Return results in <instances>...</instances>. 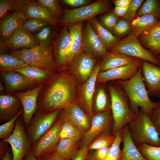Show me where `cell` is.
Segmentation results:
<instances>
[{
  "instance_id": "obj_1",
  "label": "cell",
  "mask_w": 160,
  "mask_h": 160,
  "mask_svg": "<svg viewBox=\"0 0 160 160\" xmlns=\"http://www.w3.org/2000/svg\"><path fill=\"white\" fill-rule=\"evenodd\" d=\"M78 83L67 69L57 71L41 91L37 100L39 111L51 112L80 103Z\"/></svg>"
},
{
  "instance_id": "obj_2",
  "label": "cell",
  "mask_w": 160,
  "mask_h": 160,
  "mask_svg": "<svg viewBox=\"0 0 160 160\" xmlns=\"http://www.w3.org/2000/svg\"><path fill=\"white\" fill-rule=\"evenodd\" d=\"M116 81L124 92L132 109L137 115L140 108L150 116L156 103L152 101L150 97L143 80L141 65L136 74L131 79Z\"/></svg>"
},
{
  "instance_id": "obj_3",
  "label": "cell",
  "mask_w": 160,
  "mask_h": 160,
  "mask_svg": "<svg viewBox=\"0 0 160 160\" xmlns=\"http://www.w3.org/2000/svg\"><path fill=\"white\" fill-rule=\"evenodd\" d=\"M107 86L111 96L113 118L112 132L115 135L124 126L134 120L137 115L132 109L124 92L116 81H110Z\"/></svg>"
},
{
  "instance_id": "obj_4",
  "label": "cell",
  "mask_w": 160,
  "mask_h": 160,
  "mask_svg": "<svg viewBox=\"0 0 160 160\" xmlns=\"http://www.w3.org/2000/svg\"><path fill=\"white\" fill-rule=\"evenodd\" d=\"M131 137L137 148L143 143L160 146V137L150 116L141 109L136 117L127 125Z\"/></svg>"
},
{
  "instance_id": "obj_5",
  "label": "cell",
  "mask_w": 160,
  "mask_h": 160,
  "mask_svg": "<svg viewBox=\"0 0 160 160\" xmlns=\"http://www.w3.org/2000/svg\"><path fill=\"white\" fill-rule=\"evenodd\" d=\"M7 53L28 65L51 72H57L52 47L40 45L31 48L9 51Z\"/></svg>"
},
{
  "instance_id": "obj_6",
  "label": "cell",
  "mask_w": 160,
  "mask_h": 160,
  "mask_svg": "<svg viewBox=\"0 0 160 160\" xmlns=\"http://www.w3.org/2000/svg\"><path fill=\"white\" fill-rule=\"evenodd\" d=\"M110 1L99 0L83 6L71 9H64L62 18L59 24L63 25L85 21H89L98 15L113 10Z\"/></svg>"
},
{
  "instance_id": "obj_7",
  "label": "cell",
  "mask_w": 160,
  "mask_h": 160,
  "mask_svg": "<svg viewBox=\"0 0 160 160\" xmlns=\"http://www.w3.org/2000/svg\"><path fill=\"white\" fill-rule=\"evenodd\" d=\"M109 50L140 59L160 66L157 58L143 46L138 37L131 32L126 37L120 39Z\"/></svg>"
},
{
  "instance_id": "obj_8",
  "label": "cell",
  "mask_w": 160,
  "mask_h": 160,
  "mask_svg": "<svg viewBox=\"0 0 160 160\" xmlns=\"http://www.w3.org/2000/svg\"><path fill=\"white\" fill-rule=\"evenodd\" d=\"M71 40L68 28L65 25L53 42L52 47L57 71L68 67Z\"/></svg>"
},
{
  "instance_id": "obj_9",
  "label": "cell",
  "mask_w": 160,
  "mask_h": 160,
  "mask_svg": "<svg viewBox=\"0 0 160 160\" xmlns=\"http://www.w3.org/2000/svg\"><path fill=\"white\" fill-rule=\"evenodd\" d=\"M40 45L35 36L22 24L10 37L4 41H0V52L21 48L29 49Z\"/></svg>"
},
{
  "instance_id": "obj_10",
  "label": "cell",
  "mask_w": 160,
  "mask_h": 160,
  "mask_svg": "<svg viewBox=\"0 0 160 160\" xmlns=\"http://www.w3.org/2000/svg\"><path fill=\"white\" fill-rule=\"evenodd\" d=\"M2 141L10 144L12 160H23L31 150V143L25 133L23 124L20 121L16 122L14 130L11 135Z\"/></svg>"
},
{
  "instance_id": "obj_11",
  "label": "cell",
  "mask_w": 160,
  "mask_h": 160,
  "mask_svg": "<svg viewBox=\"0 0 160 160\" xmlns=\"http://www.w3.org/2000/svg\"><path fill=\"white\" fill-rule=\"evenodd\" d=\"M97 61L95 57L82 51L67 69L78 82L82 84L91 75L97 64Z\"/></svg>"
},
{
  "instance_id": "obj_12",
  "label": "cell",
  "mask_w": 160,
  "mask_h": 160,
  "mask_svg": "<svg viewBox=\"0 0 160 160\" xmlns=\"http://www.w3.org/2000/svg\"><path fill=\"white\" fill-rule=\"evenodd\" d=\"M60 110L49 113L40 111L33 118L28 130V140L30 143H36L52 126Z\"/></svg>"
},
{
  "instance_id": "obj_13",
  "label": "cell",
  "mask_w": 160,
  "mask_h": 160,
  "mask_svg": "<svg viewBox=\"0 0 160 160\" xmlns=\"http://www.w3.org/2000/svg\"><path fill=\"white\" fill-rule=\"evenodd\" d=\"M83 51L102 60L107 50L93 28L89 21L84 25L82 32Z\"/></svg>"
},
{
  "instance_id": "obj_14",
  "label": "cell",
  "mask_w": 160,
  "mask_h": 160,
  "mask_svg": "<svg viewBox=\"0 0 160 160\" xmlns=\"http://www.w3.org/2000/svg\"><path fill=\"white\" fill-rule=\"evenodd\" d=\"M113 122L111 110L97 112L93 115L89 129L83 135L82 146H88L97 136L107 130Z\"/></svg>"
},
{
  "instance_id": "obj_15",
  "label": "cell",
  "mask_w": 160,
  "mask_h": 160,
  "mask_svg": "<svg viewBox=\"0 0 160 160\" xmlns=\"http://www.w3.org/2000/svg\"><path fill=\"white\" fill-rule=\"evenodd\" d=\"M142 60L137 58L128 65L99 72L97 76L96 83L104 84L108 81L128 80L137 73Z\"/></svg>"
},
{
  "instance_id": "obj_16",
  "label": "cell",
  "mask_w": 160,
  "mask_h": 160,
  "mask_svg": "<svg viewBox=\"0 0 160 160\" xmlns=\"http://www.w3.org/2000/svg\"><path fill=\"white\" fill-rule=\"evenodd\" d=\"M63 123L61 118L46 132L36 143L30 152L38 156L55 148L60 139V132Z\"/></svg>"
},
{
  "instance_id": "obj_17",
  "label": "cell",
  "mask_w": 160,
  "mask_h": 160,
  "mask_svg": "<svg viewBox=\"0 0 160 160\" xmlns=\"http://www.w3.org/2000/svg\"><path fill=\"white\" fill-rule=\"evenodd\" d=\"M60 118L72 124L83 134L89 129L91 123L89 115L77 103L72 104L62 109Z\"/></svg>"
},
{
  "instance_id": "obj_18",
  "label": "cell",
  "mask_w": 160,
  "mask_h": 160,
  "mask_svg": "<svg viewBox=\"0 0 160 160\" xmlns=\"http://www.w3.org/2000/svg\"><path fill=\"white\" fill-rule=\"evenodd\" d=\"M0 74L8 94L39 85L34 81L18 72L4 71H0Z\"/></svg>"
},
{
  "instance_id": "obj_19",
  "label": "cell",
  "mask_w": 160,
  "mask_h": 160,
  "mask_svg": "<svg viewBox=\"0 0 160 160\" xmlns=\"http://www.w3.org/2000/svg\"><path fill=\"white\" fill-rule=\"evenodd\" d=\"M44 84L38 85L27 91L16 92L15 96L20 100L23 108L24 122L28 124L37 108V100Z\"/></svg>"
},
{
  "instance_id": "obj_20",
  "label": "cell",
  "mask_w": 160,
  "mask_h": 160,
  "mask_svg": "<svg viewBox=\"0 0 160 160\" xmlns=\"http://www.w3.org/2000/svg\"><path fill=\"white\" fill-rule=\"evenodd\" d=\"M102 61L98 62L91 75L84 83L79 86V94L81 103L90 116H93L92 103L97 78L100 72Z\"/></svg>"
},
{
  "instance_id": "obj_21",
  "label": "cell",
  "mask_w": 160,
  "mask_h": 160,
  "mask_svg": "<svg viewBox=\"0 0 160 160\" xmlns=\"http://www.w3.org/2000/svg\"><path fill=\"white\" fill-rule=\"evenodd\" d=\"M142 71L144 83L149 95L157 97L160 93V67L142 60Z\"/></svg>"
},
{
  "instance_id": "obj_22",
  "label": "cell",
  "mask_w": 160,
  "mask_h": 160,
  "mask_svg": "<svg viewBox=\"0 0 160 160\" xmlns=\"http://www.w3.org/2000/svg\"><path fill=\"white\" fill-rule=\"evenodd\" d=\"M20 11L24 14L26 20L38 19L46 21L53 26L59 24V20L49 10L36 1L25 0L23 7Z\"/></svg>"
},
{
  "instance_id": "obj_23",
  "label": "cell",
  "mask_w": 160,
  "mask_h": 160,
  "mask_svg": "<svg viewBox=\"0 0 160 160\" xmlns=\"http://www.w3.org/2000/svg\"><path fill=\"white\" fill-rule=\"evenodd\" d=\"M26 20L24 14L21 11L13 12L1 19L0 23V41H4L10 37Z\"/></svg>"
},
{
  "instance_id": "obj_24",
  "label": "cell",
  "mask_w": 160,
  "mask_h": 160,
  "mask_svg": "<svg viewBox=\"0 0 160 160\" xmlns=\"http://www.w3.org/2000/svg\"><path fill=\"white\" fill-rule=\"evenodd\" d=\"M19 99L9 94L0 95V120L7 121L16 116L21 109Z\"/></svg>"
},
{
  "instance_id": "obj_25",
  "label": "cell",
  "mask_w": 160,
  "mask_h": 160,
  "mask_svg": "<svg viewBox=\"0 0 160 160\" xmlns=\"http://www.w3.org/2000/svg\"><path fill=\"white\" fill-rule=\"evenodd\" d=\"M84 23V22H79L67 25L71 39L68 67L83 51L82 32Z\"/></svg>"
},
{
  "instance_id": "obj_26",
  "label": "cell",
  "mask_w": 160,
  "mask_h": 160,
  "mask_svg": "<svg viewBox=\"0 0 160 160\" xmlns=\"http://www.w3.org/2000/svg\"><path fill=\"white\" fill-rule=\"evenodd\" d=\"M137 58L123 54L108 51L105 56L102 60L101 67L99 72L128 65Z\"/></svg>"
},
{
  "instance_id": "obj_27",
  "label": "cell",
  "mask_w": 160,
  "mask_h": 160,
  "mask_svg": "<svg viewBox=\"0 0 160 160\" xmlns=\"http://www.w3.org/2000/svg\"><path fill=\"white\" fill-rule=\"evenodd\" d=\"M123 148L121 160H147L141 154L133 142L127 125L121 129Z\"/></svg>"
},
{
  "instance_id": "obj_28",
  "label": "cell",
  "mask_w": 160,
  "mask_h": 160,
  "mask_svg": "<svg viewBox=\"0 0 160 160\" xmlns=\"http://www.w3.org/2000/svg\"><path fill=\"white\" fill-rule=\"evenodd\" d=\"M5 71H12L21 73L35 81L38 85L44 84L56 73L29 65L21 68Z\"/></svg>"
},
{
  "instance_id": "obj_29",
  "label": "cell",
  "mask_w": 160,
  "mask_h": 160,
  "mask_svg": "<svg viewBox=\"0 0 160 160\" xmlns=\"http://www.w3.org/2000/svg\"><path fill=\"white\" fill-rule=\"evenodd\" d=\"M160 21L149 15L136 17L130 23L131 32L138 37L150 31Z\"/></svg>"
},
{
  "instance_id": "obj_30",
  "label": "cell",
  "mask_w": 160,
  "mask_h": 160,
  "mask_svg": "<svg viewBox=\"0 0 160 160\" xmlns=\"http://www.w3.org/2000/svg\"><path fill=\"white\" fill-rule=\"evenodd\" d=\"M138 38L142 44L155 54L160 55V21L150 31Z\"/></svg>"
},
{
  "instance_id": "obj_31",
  "label": "cell",
  "mask_w": 160,
  "mask_h": 160,
  "mask_svg": "<svg viewBox=\"0 0 160 160\" xmlns=\"http://www.w3.org/2000/svg\"><path fill=\"white\" fill-rule=\"evenodd\" d=\"M94 30L106 48L110 49L120 40L105 28L95 17L89 21Z\"/></svg>"
},
{
  "instance_id": "obj_32",
  "label": "cell",
  "mask_w": 160,
  "mask_h": 160,
  "mask_svg": "<svg viewBox=\"0 0 160 160\" xmlns=\"http://www.w3.org/2000/svg\"><path fill=\"white\" fill-rule=\"evenodd\" d=\"M78 141L70 139H60L54 149L65 158L72 160L78 153Z\"/></svg>"
},
{
  "instance_id": "obj_33",
  "label": "cell",
  "mask_w": 160,
  "mask_h": 160,
  "mask_svg": "<svg viewBox=\"0 0 160 160\" xmlns=\"http://www.w3.org/2000/svg\"><path fill=\"white\" fill-rule=\"evenodd\" d=\"M28 65L21 60L8 53L0 52V71L21 68Z\"/></svg>"
},
{
  "instance_id": "obj_34",
  "label": "cell",
  "mask_w": 160,
  "mask_h": 160,
  "mask_svg": "<svg viewBox=\"0 0 160 160\" xmlns=\"http://www.w3.org/2000/svg\"><path fill=\"white\" fill-rule=\"evenodd\" d=\"M107 91L103 87L97 89L95 97V107L97 112L111 110V98L109 97Z\"/></svg>"
},
{
  "instance_id": "obj_35",
  "label": "cell",
  "mask_w": 160,
  "mask_h": 160,
  "mask_svg": "<svg viewBox=\"0 0 160 160\" xmlns=\"http://www.w3.org/2000/svg\"><path fill=\"white\" fill-rule=\"evenodd\" d=\"M147 15H152L158 20L160 18V3L159 1L146 0L137 12L135 18Z\"/></svg>"
},
{
  "instance_id": "obj_36",
  "label": "cell",
  "mask_w": 160,
  "mask_h": 160,
  "mask_svg": "<svg viewBox=\"0 0 160 160\" xmlns=\"http://www.w3.org/2000/svg\"><path fill=\"white\" fill-rule=\"evenodd\" d=\"M60 136V139L68 138L79 141L82 138L83 134L72 124L63 121Z\"/></svg>"
},
{
  "instance_id": "obj_37",
  "label": "cell",
  "mask_w": 160,
  "mask_h": 160,
  "mask_svg": "<svg viewBox=\"0 0 160 160\" xmlns=\"http://www.w3.org/2000/svg\"><path fill=\"white\" fill-rule=\"evenodd\" d=\"M25 1V0H0V18L7 15L10 11H20Z\"/></svg>"
},
{
  "instance_id": "obj_38",
  "label": "cell",
  "mask_w": 160,
  "mask_h": 160,
  "mask_svg": "<svg viewBox=\"0 0 160 160\" xmlns=\"http://www.w3.org/2000/svg\"><path fill=\"white\" fill-rule=\"evenodd\" d=\"M115 135V140L111 146L109 153L103 160H121L122 151L120 149V145L123 140L121 129Z\"/></svg>"
},
{
  "instance_id": "obj_39",
  "label": "cell",
  "mask_w": 160,
  "mask_h": 160,
  "mask_svg": "<svg viewBox=\"0 0 160 160\" xmlns=\"http://www.w3.org/2000/svg\"><path fill=\"white\" fill-rule=\"evenodd\" d=\"M137 148L147 160H160V146H155L145 143Z\"/></svg>"
},
{
  "instance_id": "obj_40",
  "label": "cell",
  "mask_w": 160,
  "mask_h": 160,
  "mask_svg": "<svg viewBox=\"0 0 160 160\" xmlns=\"http://www.w3.org/2000/svg\"><path fill=\"white\" fill-rule=\"evenodd\" d=\"M115 135L105 133L100 135L93 141L89 147V150H97L104 146L110 147L114 141Z\"/></svg>"
},
{
  "instance_id": "obj_41",
  "label": "cell",
  "mask_w": 160,
  "mask_h": 160,
  "mask_svg": "<svg viewBox=\"0 0 160 160\" xmlns=\"http://www.w3.org/2000/svg\"><path fill=\"white\" fill-rule=\"evenodd\" d=\"M49 25L44 27L35 36L40 45L45 47H50L53 36V25Z\"/></svg>"
},
{
  "instance_id": "obj_42",
  "label": "cell",
  "mask_w": 160,
  "mask_h": 160,
  "mask_svg": "<svg viewBox=\"0 0 160 160\" xmlns=\"http://www.w3.org/2000/svg\"><path fill=\"white\" fill-rule=\"evenodd\" d=\"M39 4L49 10L59 20L63 16V10L56 0H38L36 1Z\"/></svg>"
},
{
  "instance_id": "obj_43",
  "label": "cell",
  "mask_w": 160,
  "mask_h": 160,
  "mask_svg": "<svg viewBox=\"0 0 160 160\" xmlns=\"http://www.w3.org/2000/svg\"><path fill=\"white\" fill-rule=\"evenodd\" d=\"M23 26L31 33L39 32L43 28L50 25L46 21L36 18H30L26 20L23 24Z\"/></svg>"
},
{
  "instance_id": "obj_44",
  "label": "cell",
  "mask_w": 160,
  "mask_h": 160,
  "mask_svg": "<svg viewBox=\"0 0 160 160\" xmlns=\"http://www.w3.org/2000/svg\"><path fill=\"white\" fill-rule=\"evenodd\" d=\"M23 112L21 109L13 118L0 126V138L3 140L8 138L13 132L15 125V123L17 118Z\"/></svg>"
},
{
  "instance_id": "obj_45",
  "label": "cell",
  "mask_w": 160,
  "mask_h": 160,
  "mask_svg": "<svg viewBox=\"0 0 160 160\" xmlns=\"http://www.w3.org/2000/svg\"><path fill=\"white\" fill-rule=\"evenodd\" d=\"M112 31L117 36H122L128 34L131 32L130 23L123 18L119 20Z\"/></svg>"
},
{
  "instance_id": "obj_46",
  "label": "cell",
  "mask_w": 160,
  "mask_h": 160,
  "mask_svg": "<svg viewBox=\"0 0 160 160\" xmlns=\"http://www.w3.org/2000/svg\"><path fill=\"white\" fill-rule=\"evenodd\" d=\"M119 20V17L111 11L104 15L101 17L100 21L105 28L112 31Z\"/></svg>"
},
{
  "instance_id": "obj_47",
  "label": "cell",
  "mask_w": 160,
  "mask_h": 160,
  "mask_svg": "<svg viewBox=\"0 0 160 160\" xmlns=\"http://www.w3.org/2000/svg\"><path fill=\"white\" fill-rule=\"evenodd\" d=\"M144 1L143 0H132L122 18L127 20L130 23L135 18L137 9Z\"/></svg>"
},
{
  "instance_id": "obj_48",
  "label": "cell",
  "mask_w": 160,
  "mask_h": 160,
  "mask_svg": "<svg viewBox=\"0 0 160 160\" xmlns=\"http://www.w3.org/2000/svg\"><path fill=\"white\" fill-rule=\"evenodd\" d=\"M36 156L38 160H69L57 153L54 148Z\"/></svg>"
},
{
  "instance_id": "obj_49",
  "label": "cell",
  "mask_w": 160,
  "mask_h": 160,
  "mask_svg": "<svg viewBox=\"0 0 160 160\" xmlns=\"http://www.w3.org/2000/svg\"><path fill=\"white\" fill-rule=\"evenodd\" d=\"M152 121L160 134V100L156 104L150 116Z\"/></svg>"
},
{
  "instance_id": "obj_50",
  "label": "cell",
  "mask_w": 160,
  "mask_h": 160,
  "mask_svg": "<svg viewBox=\"0 0 160 160\" xmlns=\"http://www.w3.org/2000/svg\"><path fill=\"white\" fill-rule=\"evenodd\" d=\"M110 147L104 146L97 150L93 155L97 160H103L108 156Z\"/></svg>"
},
{
  "instance_id": "obj_51",
  "label": "cell",
  "mask_w": 160,
  "mask_h": 160,
  "mask_svg": "<svg viewBox=\"0 0 160 160\" xmlns=\"http://www.w3.org/2000/svg\"><path fill=\"white\" fill-rule=\"evenodd\" d=\"M63 2L65 4L73 7H81L91 3L89 0H63Z\"/></svg>"
},
{
  "instance_id": "obj_52",
  "label": "cell",
  "mask_w": 160,
  "mask_h": 160,
  "mask_svg": "<svg viewBox=\"0 0 160 160\" xmlns=\"http://www.w3.org/2000/svg\"><path fill=\"white\" fill-rule=\"evenodd\" d=\"M89 149L88 146H82L76 157L72 160H85Z\"/></svg>"
},
{
  "instance_id": "obj_53",
  "label": "cell",
  "mask_w": 160,
  "mask_h": 160,
  "mask_svg": "<svg viewBox=\"0 0 160 160\" xmlns=\"http://www.w3.org/2000/svg\"><path fill=\"white\" fill-rule=\"evenodd\" d=\"M129 6L124 8L115 7L112 11L118 17H123L127 12Z\"/></svg>"
},
{
  "instance_id": "obj_54",
  "label": "cell",
  "mask_w": 160,
  "mask_h": 160,
  "mask_svg": "<svg viewBox=\"0 0 160 160\" xmlns=\"http://www.w3.org/2000/svg\"><path fill=\"white\" fill-rule=\"evenodd\" d=\"M132 0H114L112 1L115 7L124 8L129 6L131 4Z\"/></svg>"
},
{
  "instance_id": "obj_55",
  "label": "cell",
  "mask_w": 160,
  "mask_h": 160,
  "mask_svg": "<svg viewBox=\"0 0 160 160\" xmlns=\"http://www.w3.org/2000/svg\"><path fill=\"white\" fill-rule=\"evenodd\" d=\"M23 160H38L37 156L30 151L25 156Z\"/></svg>"
},
{
  "instance_id": "obj_56",
  "label": "cell",
  "mask_w": 160,
  "mask_h": 160,
  "mask_svg": "<svg viewBox=\"0 0 160 160\" xmlns=\"http://www.w3.org/2000/svg\"><path fill=\"white\" fill-rule=\"evenodd\" d=\"M12 154L8 151H7L1 160H12Z\"/></svg>"
},
{
  "instance_id": "obj_57",
  "label": "cell",
  "mask_w": 160,
  "mask_h": 160,
  "mask_svg": "<svg viewBox=\"0 0 160 160\" xmlns=\"http://www.w3.org/2000/svg\"><path fill=\"white\" fill-rule=\"evenodd\" d=\"M87 160H97L94 156L93 155L90 156Z\"/></svg>"
},
{
  "instance_id": "obj_58",
  "label": "cell",
  "mask_w": 160,
  "mask_h": 160,
  "mask_svg": "<svg viewBox=\"0 0 160 160\" xmlns=\"http://www.w3.org/2000/svg\"><path fill=\"white\" fill-rule=\"evenodd\" d=\"M0 89L1 91H3L4 90V87L1 81L0 82Z\"/></svg>"
},
{
  "instance_id": "obj_59",
  "label": "cell",
  "mask_w": 160,
  "mask_h": 160,
  "mask_svg": "<svg viewBox=\"0 0 160 160\" xmlns=\"http://www.w3.org/2000/svg\"><path fill=\"white\" fill-rule=\"evenodd\" d=\"M157 58L158 60L160 66V56H158Z\"/></svg>"
},
{
  "instance_id": "obj_60",
  "label": "cell",
  "mask_w": 160,
  "mask_h": 160,
  "mask_svg": "<svg viewBox=\"0 0 160 160\" xmlns=\"http://www.w3.org/2000/svg\"><path fill=\"white\" fill-rule=\"evenodd\" d=\"M157 97L160 99V93L158 95Z\"/></svg>"
}]
</instances>
